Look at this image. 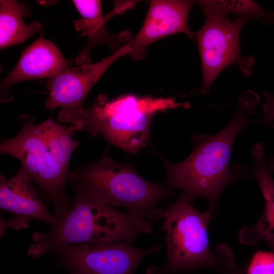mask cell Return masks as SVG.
Segmentation results:
<instances>
[{
  "label": "cell",
  "mask_w": 274,
  "mask_h": 274,
  "mask_svg": "<svg viewBox=\"0 0 274 274\" xmlns=\"http://www.w3.org/2000/svg\"><path fill=\"white\" fill-rule=\"evenodd\" d=\"M258 99L253 92L246 93L223 129L215 135L197 137L192 152L183 161H165L168 184L182 189L190 202L203 198L208 200L209 207L215 209L224 189L245 174L243 166L230 168L229 161L234 141L242 129L252 122L248 115L253 112Z\"/></svg>",
  "instance_id": "6da1fadb"
},
{
  "label": "cell",
  "mask_w": 274,
  "mask_h": 274,
  "mask_svg": "<svg viewBox=\"0 0 274 274\" xmlns=\"http://www.w3.org/2000/svg\"><path fill=\"white\" fill-rule=\"evenodd\" d=\"M72 207L47 233L33 234L27 254L34 258L62 247L94 242L131 243L142 233L152 234L149 221L120 212L81 192Z\"/></svg>",
  "instance_id": "7a4b0ae2"
},
{
  "label": "cell",
  "mask_w": 274,
  "mask_h": 274,
  "mask_svg": "<svg viewBox=\"0 0 274 274\" xmlns=\"http://www.w3.org/2000/svg\"><path fill=\"white\" fill-rule=\"evenodd\" d=\"M215 209L203 213L193 207L183 194L164 210L161 229L166 233L167 261L155 274H171L199 268H212L225 274L236 267L234 255L226 244H218L212 252L208 225Z\"/></svg>",
  "instance_id": "3957f363"
},
{
  "label": "cell",
  "mask_w": 274,
  "mask_h": 274,
  "mask_svg": "<svg viewBox=\"0 0 274 274\" xmlns=\"http://www.w3.org/2000/svg\"><path fill=\"white\" fill-rule=\"evenodd\" d=\"M68 181L75 192H81L113 207L150 221L163 218L164 210L156 206L166 197L163 186L141 177L130 166L106 156L71 172Z\"/></svg>",
  "instance_id": "277c9868"
},
{
  "label": "cell",
  "mask_w": 274,
  "mask_h": 274,
  "mask_svg": "<svg viewBox=\"0 0 274 274\" xmlns=\"http://www.w3.org/2000/svg\"><path fill=\"white\" fill-rule=\"evenodd\" d=\"M181 105L170 98L128 94L110 100L99 95L80 112L73 126L92 136L100 134L112 145L134 153L146 144L155 114Z\"/></svg>",
  "instance_id": "5b68a950"
},
{
  "label": "cell",
  "mask_w": 274,
  "mask_h": 274,
  "mask_svg": "<svg viewBox=\"0 0 274 274\" xmlns=\"http://www.w3.org/2000/svg\"><path fill=\"white\" fill-rule=\"evenodd\" d=\"M20 132L0 144L1 154L19 160L32 182H35L53 203L55 217L59 220L69 211L65 185V175L51 154L40 131L39 124L30 117H19Z\"/></svg>",
  "instance_id": "8992f818"
},
{
  "label": "cell",
  "mask_w": 274,
  "mask_h": 274,
  "mask_svg": "<svg viewBox=\"0 0 274 274\" xmlns=\"http://www.w3.org/2000/svg\"><path fill=\"white\" fill-rule=\"evenodd\" d=\"M202 26L194 33L202 73L201 93L206 95L221 71L234 63L244 61L239 52L242 27L251 19L241 17L234 21L227 16L206 14Z\"/></svg>",
  "instance_id": "52a82bcc"
},
{
  "label": "cell",
  "mask_w": 274,
  "mask_h": 274,
  "mask_svg": "<svg viewBox=\"0 0 274 274\" xmlns=\"http://www.w3.org/2000/svg\"><path fill=\"white\" fill-rule=\"evenodd\" d=\"M160 247L139 249L116 241L72 245L54 251L74 274H133L141 261Z\"/></svg>",
  "instance_id": "ba28073f"
},
{
  "label": "cell",
  "mask_w": 274,
  "mask_h": 274,
  "mask_svg": "<svg viewBox=\"0 0 274 274\" xmlns=\"http://www.w3.org/2000/svg\"><path fill=\"white\" fill-rule=\"evenodd\" d=\"M130 51V43L101 61L78 67L67 66L46 82L49 96L47 108L60 107L58 121L74 126L89 91L108 68L117 59Z\"/></svg>",
  "instance_id": "9c48e42d"
},
{
  "label": "cell",
  "mask_w": 274,
  "mask_h": 274,
  "mask_svg": "<svg viewBox=\"0 0 274 274\" xmlns=\"http://www.w3.org/2000/svg\"><path fill=\"white\" fill-rule=\"evenodd\" d=\"M194 3L190 1H150L144 23L130 43L128 55L135 60H141L146 57L149 45L165 37L178 33L192 37L188 19Z\"/></svg>",
  "instance_id": "30bf717a"
},
{
  "label": "cell",
  "mask_w": 274,
  "mask_h": 274,
  "mask_svg": "<svg viewBox=\"0 0 274 274\" xmlns=\"http://www.w3.org/2000/svg\"><path fill=\"white\" fill-rule=\"evenodd\" d=\"M32 182L22 166L10 179L1 175L0 208L13 215L11 219L4 223L3 231L8 227L17 229L26 228L29 219H37L52 226L58 223L59 219L48 212Z\"/></svg>",
  "instance_id": "8fae6325"
},
{
  "label": "cell",
  "mask_w": 274,
  "mask_h": 274,
  "mask_svg": "<svg viewBox=\"0 0 274 274\" xmlns=\"http://www.w3.org/2000/svg\"><path fill=\"white\" fill-rule=\"evenodd\" d=\"M67 66L57 47L41 37L23 51L14 68L2 81L1 91L20 82L55 76Z\"/></svg>",
  "instance_id": "7c38bea8"
},
{
  "label": "cell",
  "mask_w": 274,
  "mask_h": 274,
  "mask_svg": "<svg viewBox=\"0 0 274 274\" xmlns=\"http://www.w3.org/2000/svg\"><path fill=\"white\" fill-rule=\"evenodd\" d=\"M73 3L82 17L75 21V27L81 32V36L88 37L86 45L76 59L77 64L91 63L90 52L97 46L108 45L115 52L131 42L132 38L129 31L114 35L106 29L104 24L108 17L105 18L102 15L100 1L74 0Z\"/></svg>",
  "instance_id": "4fadbf2b"
},
{
  "label": "cell",
  "mask_w": 274,
  "mask_h": 274,
  "mask_svg": "<svg viewBox=\"0 0 274 274\" xmlns=\"http://www.w3.org/2000/svg\"><path fill=\"white\" fill-rule=\"evenodd\" d=\"M252 154L255 162L254 174L264 197L265 208L255 224L240 229L238 239L243 245L252 246L263 239L274 253V180L266 164L263 149L260 143L253 147Z\"/></svg>",
  "instance_id": "5bb4252c"
},
{
  "label": "cell",
  "mask_w": 274,
  "mask_h": 274,
  "mask_svg": "<svg viewBox=\"0 0 274 274\" xmlns=\"http://www.w3.org/2000/svg\"><path fill=\"white\" fill-rule=\"evenodd\" d=\"M28 9L23 4L16 1H0V47L1 49L20 44L26 39L42 32L41 24L33 21L26 24L23 16Z\"/></svg>",
  "instance_id": "9a60e30c"
},
{
  "label": "cell",
  "mask_w": 274,
  "mask_h": 274,
  "mask_svg": "<svg viewBox=\"0 0 274 274\" xmlns=\"http://www.w3.org/2000/svg\"><path fill=\"white\" fill-rule=\"evenodd\" d=\"M39 125L51 154L62 172L68 176L70 158L79 144L73 139L74 134L77 130L73 126L67 127L55 122L51 117Z\"/></svg>",
  "instance_id": "2e32d148"
},
{
  "label": "cell",
  "mask_w": 274,
  "mask_h": 274,
  "mask_svg": "<svg viewBox=\"0 0 274 274\" xmlns=\"http://www.w3.org/2000/svg\"><path fill=\"white\" fill-rule=\"evenodd\" d=\"M197 4L206 14L227 16L237 14L250 18L260 17L268 15L253 1H197Z\"/></svg>",
  "instance_id": "e0dca14e"
},
{
  "label": "cell",
  "mask_w": 274,
  "mask_h": 274,
  "mask_svg": "<svg viewBox=\"0 0 274 274\" xmlns=\"http://www.w3.org/2000/svg\"><path fill=\"white\" fill-rule=\"evenodd\" d=\"M247 274H274V253L257 251L248 265Z\"/></svg>",
  "instance_id": "ac0fdd59"
},
{
  "label": "cell",
  "mask_w": 274,
  "mask_h": 274,
  "mask_svg": "<svg viewBox=\"0 0 274 274\" xmlns=\"http://www.w3.org/2000/svg\"><path fill=\"white\" fill-rule=\"evenodd\" d=\"M264 97L266 101L262 104L265 112L263 121L271 123L274 122V96L268 93H265Z\"/></svg>",
  "instance_id": "d6986e66"
},
{
  "label": "cell",
  "mask_w": 274,
  "mask_h": 274,
  "mask_svg": "<svg viewBox=\"0 0 274 274\" xmlns=\"http://www.w3.org/2000/svg\"><path fill=\"white\" fill-rule=\"evenodd\" d=\"M246 266L243 265L238 269L233 270V271L229 272L227 274H245Z\"/></svg>",
  "instance_id": "ffe728a7"
},
{
  "label": "cell",
  "mask_w": 274,
  "mask_h": 274,
  "mask_svg": "<svg viewBox=\"0 0 274 274\" xmlns=\"http://www.w3.org/2000/svg\"><path fill=\"white\" fill-rule=\"evenodd\" d=\"M267 167L270 173H274V158L270 161Z\"/></svg>",
  "instance_id": "44dd1931"
}]
</instances>
